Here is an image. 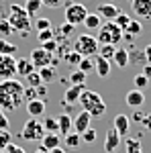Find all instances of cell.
<instances>
[{
	"label": "cell",
	"instance_id": "1",
	"mask_svg": "<svg viewBox=\"0 0 151 153\" xmlns=\"http://www.w3.org/2000/svg\"><path fill=\"white\" fill-rule=\"evenodd\" d=\"M25 88L19 80H0V108L6 112H14L25 104Z\"/></svg>",
	"mask_w": 151,
	"mask_h": 153
},
{
	"label": "cell",
	"instance_id": "2",
	"mask_svg": "<svg viewBox=\"0 0 151 153\" xmlns=\"http://www.w3.org/2000/svg\"><path fill=\"white\" fill-rule=\"evenodd\" d=\"M8 10H10V14H8V23H10L12 31L14 33H21L23 37L29 35V31H31V16L27 14V10H25V6H19V4H10L8 6Z\"/></svg>",
	"mask_w": 151,
	"mask_h": 153
},
{
	"label": "cell",
	"instance_id": "3",
	"mask_svg": "<svg viewBox=\"0 0 151 153\" xmlns=\"http://www.w3.org/2000/svg\"><path fill=\"white\" fill-rule=\"evenodd\" d=\"M82 104V108L90 114V117H102L106 112V104L104 100H102V96L98 94V92H94V90H84L80 96V100H78Z\"/></svg>",
	"mask_w": 151,
	"mask_h": 153
},
{
	"label": "cell",
	"instance_id": "4",
	"mask_svg": "<svg viewBox=\"0 0 151 153\" xmlns=\"http://www.w3.org/2000/svg\"><path fill=\"white\" fill-rule=\"evenodd\" d=\"M98 43L100 45H115L116 43H121L123 41V29L121 27H116L112 21H106L100 29H98Z\"/></svg>",
	"mask_w": 151,
	"mask_h": 153
},
{
	"label": "cell",
	"instance_id": "5",
	"mask_svg": "<svg viewBox=\"0 0 151 153\" xmlns=\"http://www.w3.org/2000/svg\"><path fill=\"white\" fill-rule=\"evenodd\" d=\"M98 49H100V43L92 35H78L74 41V51L80 53L82 57H96Z\"/></svg>",
	"mask_w": 151,
	"mask_h": 153
},
{
	"label": "cell",
	"instance_id": "6",
	"mask_svg": "<svg viewBox=\"0 0 151 153\" xmlns=\"http://www.w3.org/2000/svg\"><path fill=\"white\" fill-rule=\"evenodd\" d=\"M45 137V129H43V123L39 120V118H29L27 123H25L23 131H21V139L23 141H29V143H35Z\"/></svg>",
	"mask_w": 151,
	"mask_h": 153
},
{
	"label": "cell",
	"instance_id": "7",
	"mask_svg": "<svg viewBox=\"0 0 151 153\" xmlns=\"http://www.w3.org/2000/svg\"><path fill=\"white\" fill-rule=\"evenodd\" d=\"M63 16H65V23L74 25V27H80V25H84L86 16H88V8L84 4H80V2H71V4L65 6Z\"/></svg>",
	"mask_w": 151,
	"mask_h": 153
},
{
	"label": "cell",
	"instance_id": "8",
	"mask_svg": "<svg viewBox=\"0 0 151 153\" xmlns=\"http://www.w3.org/2000/svg\"><path fill=\"white\" fill-rule=\"evenodd\" d=\"M29 59L33 61V65H35V70H41V68H47V65H51V68H57L59 59L53 55V53H49V51H45L43 47H37L31 51V55H29Z\"/></svg>",
	"mask_w": 151,
	"mask_h": 153
},
{
	"label": "cell",
	"instance_id": "9",
	"mask_svg": "<svg viewBox=\"0 0 151 153\" xmlns=\"http://www.w3.org/2000/svg\"><path fill=\"white\" fill-rule=\"evenodd\" d=\"M16 76V57L0 55V80H12Z\"/></svg>",
	"mask_w": 151,
	"mask_h": 153
},
{
	"label": "cell",
	"instance_id": "10",
	"mask_svg": "<svg viewBox=\"0 0 151 153\" xmlns=\"http://www.w3.org/2000/svg\"><path fill=\"white\" fill-rule=\"evenodd\" d=\"M131 10L139 19H149L151 16V0H131Z\"/></svg>",
	"mask_w": 151,
	"mask_h": 153
},
{
	"label": "cell",
	"instance_id": "11",
	"mask_svg": "<svg viewBox=\"0 0 151 153\" xmlns=\"http://www.w3.org/2000/svg\"><path fill=\"white\" fill-rule=\"evenodd\" d=\"M121 135L115 131V127H110V129L106 131V137H104V151L106 153H115L118 149V145H121Z\"/></svg>",
	"mask_w": 151,
	"mask_h": 153
},
{
	"label": "cell",
	"instance_id": "12",
	"mask_svg": "<svg viewBox=\"0 0 151 153\" xmlns=\"http://www.w3.org/2000/svg\"><path fill=\"white\" fill-rule=\"evenodd\" d=\"M118 12H121V8L116 6V4H108V2H104V4H100L98 6V16L102 19V21H115L116 16H118Z\"/></svg>",
	"mask_w": 151,
	"mask_h": 153
},
{
	"label": "cell",
	"instance_id": "13",
	"mask_svg": "<svg viewBox=\"0 0 151 153\" xmlns=\"http://www.w3.org/2000/svg\"><path fill=\"white\" fill-rule=\"evenodd\" d=\"M125 102H127V106H131V108H141L143 102H145V94H143V90H137V88L129 90L127 96H125Z\"/></svg>",
	"mask_w": 151,
	"mask_h": 153
},
{
	"label": "cell",
	"instance_id": "14",
	"mask_svg": "<svg viewBox=\"0 0 151 153\" xmlns=\"http://www.w3.org/2000/svg\"><path fill=\"white\" fill-rule=\"evenodd\" d=\"M90 120H92V117H90L86 110H82L80 114L74 118V125H71V129L76 131L78 135H82V133H84L86 129H90Z\"/></svg>",
	"mask_w": 151,
	"mask_h": 153
},
{
	"label": "cell",
	"instance_id": "15",
	"mask_svg": "<svg viewBox=\"0 0 151 153\" xmlns=\"http://www.w3.org/2000/svg\"><path fill=\"white\" fill-rule=\"evenodd\" d=\"M84 90H86V86H70V88L65 90V94H63V104H68V106L76 104V102L80 100V96H82Z\"/></svg>",
	"mask_w": 151,
	"mask_h": 153
},
{
	"label": "cell",
	"instance_id": "16",
	"mask_svg": "<svg viewBox=\"0 0 151 153\" xmlns=\"http://www.w3.org/2000/svg\"><path fill=\"white\" fill-rule=\"evenodd\" d=\"M112 127H115V131L121 137H125L129 133V127H131V118H129L127 114H116L115 120H112Z\"/></svg>",
	"mask_w": 151,
	"mask_h": 153
},
{
	"label": "cell",
	"instance_id": "17",
	"mask_svg": "<svg viewBox=\"0 0 151 153\" xmlns=\"http://www.w3.org/2000/svg\"><path fill=\"white\" fill-rule=\"evenodd\" d=\"M27 112L31 114V118H39L45 114V102L41 100V98H37V100H31V102H27Z\"/></svg>",
	"mask_w": 151,
	"mask_h": 153
},
{
	"label": "cell",
	"instance_id": "18",
	"mask_svg": "<svg viewBox=\"0 0 151 153\" xmlns=\"http://www.w3.org/2000/svg\"><path fill=\"white\" fill-rule=\"evenodd\" d=\"M33 71H35V65H33V61L29 57H19L16 59V76L27 78V76L33 74Z\"/></svg>",
	"mask_w": 151,
	"mask_h": 153
},
{
	"label": "cell",
	"instance_id": "19",
	"mask_svg": "<svg viewBox=\"0 0 151 153\" xmlns=\"http://www.w3.org/2000/svg\"><path fill=\"white\" fill-rule=\"evenodd\" d=\"M94 70H96V74L100 78H108V74H110V61L100 57V55H96L94 57Z\"/></svg>",
	"mask_w": 151,
	"mask_h": 153
},
{
	"label": "cell",
	"instance_id": "20",
	"mask_svg": "<svg viewBox=\"0 0 151 153\" xmlns=\"http://www.w3.org/2000/svg\"><path fill=\"white\" fill-rule=\"evenodd\" d=\"M57 118V125H59V133L65 137L68 133L71 131V125H74V118L70 117V112H61L59 117H55Z\"/></svg>",
	"mask_w": 151,
	"mask_h": 153
},
{
	"label": "cell",
	"instance_id": "21",
	"mask_svg": "<svg viewBox=\"0 0 151 153\" xmlns=\"http://www.w3.org/2000/svg\"><path fill=\"white\" fill-rule=\"evenodd\" d=\"M59 143H61L59 135H55V133H45V137L41 139V147L47 149V151H51V149L59 147Z\"/></svg>",
	"mask_w": 151,
	"mask_h": 153
},
{
	"label": "cell",
	"instance_id": "22",
	"mask_svg": "<svg viewBox=\"0 0 151 153\" xmlns=\"http://www.w3.org/2000/svg\"><path fill=\"white\" fill-rule=\"evenodd\" d=\"M112 61L116 63V68H127L129 65V51L125 47H116V51H115V55H112Z\"/></svg>",
	"mask_w": 151,
	"mask_h": 153
},
{
	"label": "cell",
	"instance_id": "23",
	"mask_svg": "<svg viewBox=\"0 0 151 153\" xmlns=\"http://www.w3.org/2000/svg\"><path fill=\"white\" fill-rule=\"evenodd\" d=\"M84 27H86L88 31H98V29L102 27V19H100L96 12H88V16H86V21H84Z\"/></svg>",
	"mask_w": 151,
	"mask_h": 153
},
{
	"label": "cell",
	"instance_id": "24",
	"mask_svg": "<svg viewBox=\"0 0 151 153\" xmlns=\"http://www.w3.org/2000/svg\"><path fill=\"white\" fill-rule=\"evenodd\" d=\"M125 35H131L133 39H137V37L143 33V27H141V23L139 21H131V23L125 27V31H123Z\"/></svg>",
	"mask_w": 151,
	"mask_h": 153
},
{
	"label": "cell",
	"instance_id": "25",
	"mask_svg": "<svg viewBox=\"0 0 151 153\" xmlns=\"http://www.w3.org/2000/svg\"><path fill=\"white\" fill-rule=\"evenodd\" d=\"M39 71V76H41V80H43V84H49L51 80H55V76H57V70L55 68H51V65H47V68H41Z\"/></svg>",
	"mask_w": 151,
	"mask_h": 153
},
{
	"label": "cell",
	"instance_id": "26",
	"mask_svg": "<svg viewBox=\"0 0 151 153\" xmlns=\"http://www.w3.org/2000/svg\"><path fill=\"white\" fill-rule=\"evenodd\" d=\"M125 149H127V153H143V149H141V139L139 137H129L127 141H125Z\"/></svg>",
	"mask_w": 151,
	"mask_h": 153
},
{
	"label": "cell",
	"instance_id": "27",
	"mask_svg": "<svg viewBox=\"0 0 151 153\" xmlns=\"http://www.w3.org/2000/svg\"><path fill=\"white\" fill-rule=\"evenodd\" d=\"M63 143L70 147V149H76V147H80V143H82V137L76 133V131H71V133H68L65 137H63Z\"/></svg>",
	"mask_w": 151,
	"mask_h": 153
},
{
	"label": "cell",
	"instance_id": "28",
	"mask_svg": "<svg viewBox=\"0 0 151 153\" xmlns=\"http://www.w3.org/2000/svg\"><path fill=\"white\" fill-rule=\"evenodd\" d=\"M0 55H16V45L8 39H0Z\"/></svg>",
	"mask_w": 151,
	"mask_h": 153
},
{
	"label": "cell",
	"instance_id": "29",
	"mask_svg": "<svg viewBox=\"0 0 151 153\" xmlns=\"http://www.w3.org/2000/svg\"><path fill=\"white\" fill-rule=\"evenodd\" d=\"M41 6H43V2H41V0H27V2H25V10H27L29 16L37 14V12L41 10Z\"/></svg>",
	"mask_w": 151,
	"mask_h": 153
},
{
	"label": "cell",
	"instance_id": "30",
	"mask_svg": "<svg viewBox=\"0 0 151 153\" xmlns=\"http://www.w3.org/2000/svg\"><path fill=\"white\" fill-rule=\"evenodd\" d=\"M43 129H45V133H55V135H59V125H57V118L47 117L45 120H43Z\"/></svg>",
	"mask_w": 151,
	"mask_h": 153
},
{
	"label": "cell",
	"instance_id": "31",
	"mask_svg": "<svg viewBox=\"0 0 151 153\" xmlns=\"http://www.w3.org/2000/svg\"><path fill=\"white\" fill-rule=\"evenodd\" d=\"M70 84L71 86H86V74L76 70L74 74H70Z\"/></svg>",
	"mask_w": 151,
	"mask_h": 153
},
{
	"label": "cell",
	"instance_id": "32",
	"mask_svg": "<svg viewBox=\"0 0 151 153\" xmlns=\"http://www.w3.org/2000/svg\"><path fill=\"white\" fill-rule=\"evenodd\" d=\"M14 31H12L10 23L6 21V19H0V39H8Z\"/></svg>",
	"mask_w": 151,
	"mask_h": 153
},
{
	"label": "cell",
	"instance_id": "33",
	"mask_svg": "<svg viewBox=\"0 0 151 153\" xmlns=\"http://www.w3.org/2000/svg\"><path fill=\"white\" fill-rule=\"evenodd\" d=\"M131 21H133V16H129L127 12H123V10H121V12H118V16H116V19L112 21V23H115L116 27H121V29L125 31V27H127V25L131 23Z\"/></svg>",
	"mask_w": 151,
	"mask_h": 153
},
{
	"label": "cell",
	"instance_id": "34",
	"mask_svg": "<svg viewBox=\"0 0 151 153\" xmlns=\"http://www.w3.org/2000/svg\"><path fill=\"white\" fill-rule=\"evenodd\" d=\"M115 51H116L115 45H100V49H98V55L110 61V59H112V55H115Z\"/></svg>",
	"mask_w": 151,
	"mask_h": 153
},
{
	"label": "cell",
	"instance_id": "35",
	"mask_svg": "<svg viewBox=\"0 0 151 153\" xmlns=\"http://www.w3.org/2000/svg\"><path fill=\"white\" fill-rule=\"evenodd\" d=\"M27 82H29V88H39V86H43V80H41L39 71L29 74V76H27Z\"/></svg>",
	"mask_w": 151,
	"mask_h": 153
},
{
	"label": "cell",
	"instance_id": "36",
	"mask_svg": "<svg viewBox=\"0 0 151 153\" xmlns=\"http://www.w3.org/2000/svg\"><path fill=\"white\" fill-rule=\"evenodd\" d=\"M78 68H80V71H84V74L92 71V70H94V59H90V57H82V61L78 63Z\"/></svg>",
	"mask_w": 151,
	"mask_h": 153
},
{
	"label": "cell",
	"instance_id": "37",
	"mask_svg": "<svg viewBox=\"0 0 151 153\" xmlns=\"http://www.w3.org/2000/svg\"><path fill=\"white\" fill-rule=\"evenodd\" d=\"M35 29H37V33H39V31H47V29H53V27H51V21L49 19L41 16V19L35 21Z\"/></svg>",
	"mask_w": 151,
	"mask_h": 153
},
{
	"label": "cell",
	"instance_id": "38",
	"mask_svg": "<svg viewBox=\"0 0 151 153\" xmlns=\"http://www.w3.org/2000/svg\"><path fill=\"white\" fill-rule=\"evenodd\" d=\"M147 84H149V78H147V76H145L143 71L135 76V88H137V90H143V88H145Z\"/></svg>",
	"mask_w": 151,
	"mask_h": 153
},
{
	"label": "cell",
	"instance_id": "39",
	"mask_svg": "<svg viewBox=\"0 0 151 153\" xmlns=\"http://www.w3.org/2000/svg\"><path fill=\"white\" fill-rule=\"evenodd\" d=\"M10 139H12V135L8 133V129H0V151L10 143Z\"/></svg>",
	"mask_w": 151,
	"mask_h": 153
},
{
	"label": "cell",
	"instance_id": "40",
	"mask_svg": "<svg viewBox=\"0 0 151 153\" xmlns=\"http://www.w3.org/2000/svg\"><path fill=\"white\" fill-rule=\"evenodd\" d=\"M63 59H65L68 63H71V65H78V63L82 61V55H80V53H76V51H70V53L63 55Z\"/></svg>",
	"mask_w": 151,
	"mask_h": 153
},
{
	"label": "cell",
	"instance_id": "41",
	"mask_svg": "<svg viewBox=\"0 0 151 153\" xmlns=\"http://www.w3.org/2000/svg\"><path fill=\"white\" fill-rule=\"evenodd\" d=\"M80 137H82V143H94L96 141V131L94 129H86Z\"/></svg>",
	"mask_w": 151,
	"mask_h": 153
},
{
	"label": "cell",
	"instance_id": "42",
	"mask_svg": "<svg viewBox=\"0 0 151 153\" xmlns=\"http://www.w3.org/2000/svg\"><path fill=\"white\" fill-rule=\"evenodd\" d=\"M37 37H39V41H41V43H47V41H51V39H53V29L39 31V33H37Z\"/></svg>",
	"mask_w": 151,
	"mask_h": 153
},
{
	"label": "cell",
	"instance_id": "43",
	"mask_svg": "<svg viewBox=\"0 0 151 153\" xmlns=\"http://www.w3.org/2000/svg\"><path fill=\"white\" fill-rule=\"evenodd\" d=\"M0 153H25V149H23V147H19V145H14V143H8Z\"/></svg>",
	"mask_w": 151,
	"mask_h": 153
},
{
	"label": "cell",
	"instance_id": "44",
	"mask_svg": "<svg viewBox=\"0 0 151 153\" xmlns=\"http://www.w3.org/2000/svg\"><path fill=\"white\" fill-rule=\"evenodd\" d=\"M37 100V88H25V102Z\"/></svg>",
	"mask_w": 151,
	"mask_h": 153
},
{
	"label": "cell",
	"instance_id": "45",
	"mask_svg": "<svg viewBox=\"0 0 151 153\" xmlns=\"http://www.w3.org/2000/svg\"><path fill=\"white\" fill-rule=\"evenodd\" d=\"M41 47L45 49V51H49V53H55V51H57V41H55V39H51V41L43 43Z\"/></svg>",
	"mask_w": 151,
	"mask_h": 153
},
{
	"label": "cell",
	"instance_id": "46",
	"mask_svg": "<svg viewBox=\"0 0 151 153\" xmlns=\"http://www.w3.org/2000/svg\"><path fill=\"white\" fill-rule=\"evenodd\" d=\"M41 2H43L45 6H49V8H59L65 0H41Z\"/></svg>",
	"mask_w": 151,
	"mask_h": 153
},
{
	"label": "cell",
	"instance_id": "47",
	"mask_svg": "<svg viewBox=\"0 0 151 153\" xmlns=\"http://www.w3.org/2000/svg\"><path fill=\"white\" fill-rule=\"evenodd\" d=\"M0 129H8V118H6L2 108H0Z\"/></svg>",
	"mask_w": 151,
	"mask_h": 153
},
{
	"label": "cell",
	"instance_id": "48",
	"mask_svg": "<svg viewBox=\"0 0 151 153\" xmlns=\"http://www.w3.org/2000/svg\"><path fill=\"white\" fill-rule=\"evenodd\" d=\"M141 125H143V129L151 131V114H145V117H143V120H141Z\"/></svg>",
	"mask_w": 151,
	"mask_h": 153
},
{
	"label": "cell",
	"instance_id": "49",
	"mask_svg": "<svg viewBox=\"0 0 151 153\" xmlns=\"http://www.w3.org/2000/svg\"><path fill=\"white\" fill-rule=\"evenodd\" d=\"M143 55H145V61H147V65H151V43L147 47L143 49Z\"/></svg>",
	"mask_w": 151,
	"mask_h": 153
},
{
	"label": "cell",
	"instance_id": "50",
	"mask_svg": "<svg viewBox=\"0 0 151 153\" xmlns=\"http://www.w3.org/2000/svg\"><path fill=\"white\" fill-rule=\"evenodd\" d=\"M45 96H47V88H45V86H39V88H37V98L43 100Z\"/></svg>",
	"mask_w": 151,
	"mask_h": 153
},
{
	"label": "cell",
	"instance_id": "51",
	"mask_svg": "<svg viewBox=\"0 0 151 153\" xmlns=\"http://www.w3.org/2000/svg\"><path fill=\"white\" fill-rule=\"evenodd\" d=\"M143 117H145V114H143L141 110H135V112H133V120H135V123H141Z\"/></svg>",
	"mask_w": 151,
	"mask_h": 153
},
{
	"label": "cell",
	"instance_id": "52",
	"mask_svg": "<svg viewBox=\"0 0 151 153\" xmlns=\"http://www.w3.org/2000/svg\"><path fill=\"white\" fill-rule=\"evenodd\" d=\"M143 74H145L147 78H151V65H145V68H143Z\"/></svg>",
	"mask_w": 151,
	"mask_h": 153
},
{
	"label": "cell",
	"instance_id": "53",
	"mask_svg": "<svg viewBox=\"0 0 151 153\" xmlns=\"http://www.w3.org/2000/svg\"><path fill=\"white\" fill-rule=\"evenodd\" d=\"M47 153H65L61 147H55V149H51V151H47Z\"/></svg>",
	"mask_w": 151,
	"mask_h": 153
},
{
	"label": "cell",
	"instance_id": "54",
	"mask_svg": "<svg viewBox=\"0 0 151 153\" xmlns=\"http://www.w3.org/2000/svg\"><path fill=\"white\" fill-rule=\"evenodd\" d=\"M35 153H47V149H43V147H39V149H37Z\"/></svg>",
	"mask_w": 151,
	"mask_h": 153
},
{
	"label": "cell",
	"instance_id": "55",
	"mask_svg": "<svg viewBox=\"0 0 151 153\" xmlns=\"http://www.w3.org/2000/svg\"><path fill=\"white\" fill-rule=\"evenodd\" d=\"M0 19H2V10H0Z\"/></svg>",
	"mask_w": 151,
	"mask_h": 153
}]
</instances>
